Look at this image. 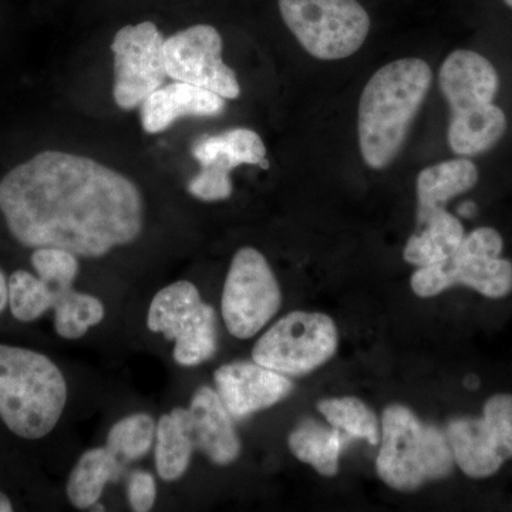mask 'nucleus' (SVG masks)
I'll list each match as a JSON object with an SVG mask.
<instances>
[{
  "label": "nucleus",
  "mask_w": 512,
  "mask_h": 512,
  "mask_svg": "<svg viewBox=\"0 0 512 512\" xmlns=\"http://www.w3.org/2000/svg\"><path fill=\"white\" fill-rule=\"evenodd\" d=\"M0 212L28 248L101 258L140 238L146 205L127 175L82 154L47 150L0 181Z\"/></svg>",
  "instance_id": "f257e3e1"
},
{
  "label": "nucleus",
  "mask_w": 512,
  "mask_h": 512,
  "mask_svg": "<svg viewBox=\"0 0 512 512\" xmlns=\"http://www.w3.org/2000/svg\"><path fill=\"white\" fill-rule=\"evenodd\" d=\"M429 63L409 57L380 67L363 89L359 103V146L363 161L384 170L396 160L410 127L429 93Z\"/></svg>",
  "instance_id": "f03ea898"
},
{
  "label": "nucleus",
  "mask_w": 512,
  "mask_h": 512,
  "mask_svg": "<svg viewBox=\"0 0 512 512\" xmlns=\"http://www.w3.org/2000/svg\"><path fill=\"white\" fill-rule=\"evenodd\" d=\"M439 86L450 107L447 140L453 153L476 157L497 146L507 117L494 104L500 77L493 63L473 50H456L441 64Z\"/></svg>",
  "instance_id": "7ed1b4c3"
},
{
  "label": "nucleus",
  "mask_w": 512,
  "mask_h": 512,
  "mask_svg": "<svg viewBox=\"0 0 512 512\" xmlns=\"http://www.w3.org/2000/svg\"><path fill=\"white\" fill-rule=\"evenodd\" d=\"M66 402V380L49 357L0 345V419L12 433L43 439L59 423Z\"/></svg>",
  "instance_id": "20e7f679"
},
{
  "label": "nucleus",
  "mask_w": 512,
  "mask_h": 512,
  "mask_svg": "<svg viewBox=\"0 0 512 512\" xmlns=\"http://www.w3.org/2000/svg\"><path fill=\"white\" fill-rule=\"evenodd\" d=\"M382 439L376 473L399 493H416L424 485L453 474L456 461L444 430L426 423L403 404L383 410Z\"/></svg>",
  "instance_id": "39448f33"
},
{
  "label": "nucleus",
  "mask_w": 512,
  "mask_h": 512,
  "mask_svg": "<svg viewBox=\"0 0 512 512\" xmlns=\"http://www.w3.org/2000/svg\"><path fill=\"white\" fill-rule=\"evenodd\" d=\"M504 239L497 229H474L453 255L436 265L417 269L410 279L420 298H434L453 286H467L490 299L512 292V262L501 258Z\"/></svg>",
  "instance_id": "423d86ee"
},
{
  "label": "nucleus",
  "mask_w": 512,
  "mask_h": 512,
  "mask_svg": "<svg viewBox=\"0 0 512 512\" xmlns=\"http://www.w3.org/2000/svg\"><path fill=\"white\" fill-rule=\"evenodd\" d=\"M278 5L299 45L319 60L355 55L370 32L369 13L357 0H278Z\"/></svg>",
  "instance_id": "0eeeda50"
},
{
  "label": "nucleus",
  "mask_w": 512,
  "mask_h": 512,
  "mask_svg": "<svg viewBox=\"0 0 512 512\" xmlns=\"http://www.w3.org/2000/svg\"><path fill=\"white\" fill-rule=\"evenodd\" d=\"M339 348L335 320L322 312L295 311L271 326L252 349V360L288 377L326 365Z\"/></svg>",
  "instance_id": "6e6552de"
},
{
  "label": "nucleus",
  "mask_w": 512,
  "mask_h": 512,
  "mask_svg": "<svg viewBox=\"0 0 512 512\" xmlns=\"http://www.w3.org/2000/svg\"><path fill=\"white\" fill-rule=\"evenodd\" d=\"M147 325L151 332L175 340L178 365L198 366L217 352V315L191 282L178 281L161 289L148 309Z\"/></svg>",
  "instance_id": "1a4fd4ad"
},
{
  "label": "nucleus",
  "mask_w": 512,
  "mask_h": 512,
  "mask_svg": "<svg viewBox=\"0 0 512 512\" xmlns=\"http://www.w3.org/2000/svg\"><path fill=\"white\" fill-rule=\"evenodd\" d=\"M282 305L278 279L264 254L244 247L235 252L222 291L221 312L235 338H254L271 322Z\"/></svg>",
  "instance_id": "9d476101"
},
{
  "label": "nucleus",
  "mask_w": 512,
  "mask_h": 512,
  "mask_svg": "<svg viewBox=\"0 0 512 512\" xmlns=\"http://www.w3.org/2000/svg\"><path fill=\"white\" fill-rule=\"evenodd\" d=\"M444 433L456 466L473 480L493 477L512 458V394L498 393L481 417H456Z\"/></svg>",
  "instance_id": "9b49d317"
},
{
  "label": "nucleus",
  "mask_w": 512,
  "mask_h": 512,
  "mask_svg": "<svg viewBox=\"0 0 512 512\" xmlns=\"http://www.w3.org/2000/svg\"><path fill=\"white\" fill-rule=\"evenodd\" d=\"M165 37L156 23L141 22L121 28L111 43L113 96L121 110H134L167 79Z\"/></svg>",
  "instance_id": "f8f14e48"
},
{
  "label": "nucleus",
  "mask_w": 512,
  "mask_h": 512,
  "mask_svg": "<svg viewBox=\"0 0 512 512\" xmlns=\"http://www.w3.org/2000/svg\"><path fill=\"white\" fill-rule=\"evenodd\" d=\"M222 37L211 25H195L165 39V69L174 82L188 83L220 94L241 96L237 74L222 59Z\"/></svg>",
  "instance_id": "ddd939ff"
},
{
  "label": "nucleus",
  "mask_w": 512,
  "mask_h": 512,
  "mask_svg": "<svg viewBox=\"0 0 512 512\" xmlns=\"http://www.w3.org/2000/svg\"><path fill=\"white\" fill-rule=\"evenodd\" d=\"M171 414L190 437L194 450H200L212 463L229 466L241 456V440L217 390L201 386L188 409L177 407Z\"/></svg>",
  "instance_id": "4468645a"
},
{
  "label": "nucleus",
  "mask_w": 512,
  "mask_h": 512,
  "mask_svg": "<svg viewBox=\"0 0 512 512\" xmlns=\"http://www.w3.org/2000/svg\"><path fill=\"white\" fill-rule=\"evenodd\" d=\"M214 380L222 402L232 419L237 420L275 406L295 389L291 377L254 360L227 363L215 372Z\"/></svg>",
  "instance_id": "2eb2a0df"
},
{
  "label": "nucleus",
  "mask_w": 512,
  "mask_h": 512,
  "mask_svg": "<svg viewBox=\"0 0 512 512\" xmlns=\"http://www.w3.org/2000/svg\"><path fill=\"white\" fill-rule=\"evenodd\" d=\"M227 100L210 90L175 82L161 86L141 104V126L147 134H160L184 117H217Z\"/></svg>",
  "instance_id": "dca6fc26"
},
{
  "label": "nucleus",
  "mask_w": 512,
  "mask_h": 512,
  "mask_svg": "<svg viewBox=\"0 0 512 512\" xmlns=\"http://www.w3.org/2000/svg\"><path fill=\"white\" fill-rule=\"evenodd\" d=\"M192 156L201 170L231 177L239 165H258L268 168L264 140L249 128H232L217 136L202 137L192 147Z\"/></svg>",
  "instance_id": "f3484780"
},
{
  "label": "nucleus",
  "mask_w": 512,
  "mask_h": 512,
  "mask_svg": "<svg viewBox=\"0 0 512 512\" xmlns=\"http://www.w3.org/2000/svg\"><path fill=\"white\" fill-rule=\"evenodd\" d=\"M478 168L467 158H454L430 165L417 177V227L424 224L448 201L473 190L478 183Z\"/></svg>",
  "instance_id": "a211bd4d"
},
{
  "label": "nucleus",
  "mask_w": 512,
  "mask_h": 512,
  "mask_svg": "<svg viewBox=\"0 0 512 512\" xmlns=\"http://www.w3.org/2000/svg\"><path fill=\"white\" fill-rule=\"evenodd\" d=\"M464 237L461 221L446 208H440L409 238L403 251L404 261L417 268L440 264L456 252Z\"/></svg>",
  "instance_id": "6ab92c4d"
},
{
  "label": "nucleus",
  "mask_w": 512,
  "mask_h": 512,
  "mask_svg": "<svg viewBox=\"0 0 512 512\" xmlns=\"http://www.w3.org/2000/svg\"><path fill=\"white\" fill-rule=\"evenodd\" d=\"M123 471L120 458L109 448H92L79 458L70 473L67 498L79 510H89L100 500L107 483L119 481Z\"/></svg>",
  "instance_id": "aec40b11"
},
{
  "label": "nucleus",
  "mask_w": 512,
  "mask_h": 512,
  "mask_svg": "<svg viewBox=\"0 0 512 512\" xmlns=\"http://www.w3.org/2000/svg\"><path fill=\"white\" fill-rule=\"evenodd\" d=\"M288 447L293 456L320 476H338L343 437L335 427L323 426L313 419L302 420L289 434Z\"/></svg>",
  "instance_id": "412c9836"
},
{
  "label": "nucleus",
  "mask_w": 512,
  "mask_h": 512,
  "mask_svg": "<svg viewBox=\"0 0 512 512\" xmlns=\"http://www.w3.org/2000/svg\"><path fill=\"white\" fill-rule=\"evenodd\" d=\"M318 412L330 426L345 431L353 439L370 446H379L382 439V419L363 400L355 396L329 397L316 404Z\"/></svg>",
  "instance_id": "4be33fe9"
},
{
  "label": "nucleus",
  "mask_w": 512,
  "mask_h": 512,
  "mask_svg": "<svg viewBox=\"0 0 512 512\" xmlns=\"http://www.w3.org/2000/svg\"><path fill=\"white\" fill-rule=\"evenodd\" d=\"M55 329L63 339H80L87 330L99 325L104 319V306L100 299L73 288L53 296Z\"/></svg>",
  "instance_id": "5701e85b"
},
{
  "label": "nucleus",
  "mask_w": 512,
  "mask_h": 512,
  "mask_svg": "<svg viewBox=\"0 0 512 512\" xmlns=\"http://www.w3.org/2000/svg\"><path fill=\"white\" fill-rule=\"evenodd\" d=\"M194 453L190 437L173 414H164L156 429V468L164 481L184 476Z\"/></svg>",
  "instance_id": "b1692460"
},
{
  "label": "nucleus",
  "mask_w": 512,
  "mask_h": 512,
  "mask_svg": "<svg viewBox=\"0 0 512 512\" xmlns=\"http://www.w3.org/2000/svg\"><path fill=\"white\" fill-rule=\"evenodd\" d=\"M156 429V420L150 414H131L111 427L106 447L121 461L140 460L153 446Z\"/></svg>",
  "instance_id": "393cba45"
},
{
  "label": "nucleus",
  "mask_w": 512,
  "mask_h": 512,
  "mask_svg": "<svg viewBox=\"0 0 512 512\" xmlns=\"http://www.w3.org/2000/svg\"><path fill=\"white\" fill-rule=\"evenodd\" d=\"M8 286L10 311L20 322H33L53 309V292L39 276L20 269L10 275Z\"/></svg>",
  "instance_id": "a878e982"
},
{
  "label": "nucleus",
  "mask_w": 512,
  "mask_h": 512,
  "mask_svg": "<svg viewBox=\"0 0 512 512\" xmlns=\"http://www.w3.org/2000/svg\"><path fill=\"white\" fill-rule=\"evenodd\" d=\"M30 261L37 276L45 282L53 296L73 288L74 279L79 275L77 256L66 249L36 248Z\"/></svg>",
  "instance_id": "bb28decb"
},
{
  "label": "nucleus",
  "mask_w": 512,
  "mask_h": 512,
  "mask_svg": "<svg viewBox=\"0 0 512 512\" xmlns=\"http://www.w3.org/2000/svg\"><path fill=\"white\" fill-rule=\"evenodd\" d=\"M188 192L197 200L217 202L228 200L232 194L231 177L201 170L188 184Z\"/></svg>",
  "instance_id": "cd10ccee"
},
{
  "label": "nucleus",
  "mask_w": 512,
  "mask_h": 512,
  "mask_svg": "<svg viewBox=\"0 0 512 512\" xmlns=\"http://www.w3.org/2000/svg\"><path fill=\"white\" fill-rule=\"evenodd\" d=\"M128 503L131 510L147 512L153 508L157 498V485L154 477L147 471H134L128 480Z\"/></svg>",
  "instance_id": "c85d7f7f"
},
{
  "label": "nucleus",
  "mask_w": 512,
  "mask_h": 512,
  "mask_svg": "<svg viewBox=\"0 0 512 512\" xmlns=\"http://www.w3.org/2000/svg\"><path fill=\"white\" fill-rule=\"evenodd\" d=\"M9 302V286L8 279L3 275V272L0 271V313L5 311L6 305Z\"/></svg>",
  "instance_id": "c756f323"
},
{
  "label": "nucleus",
  "mask_w": 512,
  "mask_h": 512,
  "mask_svg": "<svg viewBox=\"0 0 512 512\" xmlns=\"http://www.w3.org/2000/svg\"><path fill=\"white\" fill-rule=\"evenodd\" d=\"M476 210V205H474L473 202H464V204H461L460 210L458 211H460L463 217H471Z\"/></svg>",
  "instance_id": "7c9ffc66"
},
{
  "label": "nucleus",
  "mask_w": 512,
  "mask_h": 512,
  "mask_svg": "<svg viewBox=\"0 0 512 512\" xmlns=\"http://www.w3.org/2000/svg\"><path fill=\"white\" fill-rule=\"evenodd\" d=\"M13 511L12 503H10L8 495L0 491V512Z\"/></svg>",
  "instance_id": "2f4dec72"
},
{
  "label": "nucleus",
  "mask_w": 512,
  "mask_h": 512,
  "mask_svg": "<svg viewBox=\"0 0 512 512\" xmlns=\"http://www.w3.org/2000/svg\"><path fill=\"white\" fill-rule=\"evenodd\" d=\"M505 5L512 9V0H504Z\"/></svg>",
  "instance_id": "473e14b6"
}]
</instances>
